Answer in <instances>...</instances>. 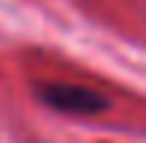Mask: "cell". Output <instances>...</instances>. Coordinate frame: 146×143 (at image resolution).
<instances>
[{
	"label": "cell",
	"mask_w": 146,
	"mask_h": 143,
	"mask_svg": "<svg viewBox=\"0 0 146 143\" xmlns=\"http://www.w3.org/2000/svg\"><path fill=\"white\" fill-rule=\"evenodd\" d=\"M45 101L57 110L66 113H92V110L104 107V99L98 93H92L87 87H66V83H48V87L39 89Z\"/></svg>",
	"instance_id": "6da1fadb"
}]
</instances>
